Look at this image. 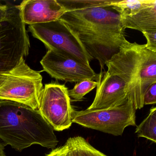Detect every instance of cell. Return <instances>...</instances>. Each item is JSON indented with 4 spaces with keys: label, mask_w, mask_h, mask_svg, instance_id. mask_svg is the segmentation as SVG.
<instances>
[{
    "label": "cell",
    "mask_w": 156,
    "mask_h": 156,
    "mask_svg": "<svg viewBox=\"0 0 156 156\" xmlns=\"http://www.w3.org/2000/svg\"><path fill=\"white\" fill-rule=\"evenodd\" d=\"M44 156H69L66 145L65 144L63 146L55 148Z\"/></svg>",
    "instance_id": "obj_20"
},
{
    "label": "cell",
    "mask_w": 156,
    "mask_h": 156,
    "mask_svg": "<svg viewBox=\"0 0 156 156\" xmlns=\"http://www.w3.org/2000/svg\"><path fill=\"white\" fill-rule=\"evenodd\" d=\"M30 44L18 6L9 7L7 19L0 22V73L13 69L27 56Z\"/></svg>",
    "instance_id": "obj_5"
},
{
    "label": "cell",
    "mask_w": 156,
    "mask_h": 156,
    "mask_svg": "<svg viewBox=\"0 0 156 156\" xmlns=\"http://www.w3.org/2000/svg\"><path fill=\"white\" fill-rule=\"evenodd\" d=\"M156 4V0H115L110 6L121 17H131Z\"/></svg>",
    "instance_id": "obj_13"
},
{
    "label": "cell",
    "mask_w": 156,
    "mask_h": 156,
    "mask_svg": "<svg viewBox=\"0 0 156 156\" xmlns=\"http://www.w3.org/2000/svg\"><path fill=\"white\" fill-rule=\"evenodd\" d=\"M135 133L138 137H144L156 142V108L152 107L147 118L137 126Z\"/></svg>",
    "instance_id": "obj_16"
},
{
    "label": "cell",
    "mask_w": 156,
    "mask_h": 156,
    "mask_svg": "<svg viewBox=\"0 0 156 156\" xmlns=\"http://www.w3.org/2000/svg\"><path fill=\"white\" fill-rule=\"evenodd\" d=\"M17 6L25 25L55 21L66 12L57 0H25Z\"/></svg>",
    "instance_id": "obj_11"
},
{
    "label": "cell",
    "mask_w": 156,
    "mask_h": 156,
    "mask_svg": "<svg viewBox=\"0 0 156 156\" xmlns=\"http://www.w3.org/2000/svg\"><path fill=\"white\" fill-rule=\"evenodd\" d=\"M59 20L77 34L88 54L98 61L101 71L121 47L129 43L120 14L111 6L68 12Z\"/></svg>",
    "instance_id": "obj_1"
},
{
    "label": "cell",
    "mask_w": 156,
    "mask_h": 156,
    "mask_svg": "<svg viewBox=\"0 0 156 156\" xmlns=\"http://www.w3.org/2000/svg\"><path fill=\"white\" fill-rule=\"evenodd\" d=\"M97 82L86 80L77 83L71 90H68V95L73 101H81L87 94L97 87Z\"/></svg>",
    "instance_id": "obj_17"
},
{
    "label": "cell",
    "mask_w": 156,
    "mask_h": 156,
    "mask_svg": "<svg viewBox=\"0 0 156 156\" xmlns=\"http://www.w3.org/2000/svg\"><path fill=\"white\" fill-rule=\"evenodd\" d=\"M0 139L20 151L33 145L53 149L58 143L53 128L39 110L5 100H0Z\"/></svg>",
    "instance_id": "obj_2"
},
{
    "label": "cell",
    "mask_w": 156,
    "mask_h": 156,
    "mask_svg": "<svg viewBox=\"0 0 156 156\" xmlns=\"http://www.w3.org/2000/svg\"><path fill=\"white\" fill-rule=\"evenodd\" d=\"M105 65L108 73L124 81L129 101L135 109L142 108L146 91L156 83V52L147 49L145 44L129 42Z\"/></svg>",
    "instance_id": "obj_3"
},
{
    "label": "cell",
    "mask_w": 156,
    "mask_h": 156,
    "mask_svg": "<svg viewBox=\"0 0 156 156\" xmlns=\"http://www.w3.org/2000/svg\"><path fill=\"white\" fill-rule=\"evenodd\" d=\"M97 81L95 97L89 110L105 109L126 104L128 97L126 84L119 76L107 71H100Z\"/></svg>",
    "instance_id": "obj_10"
},
{
    "label": "cell",
    "mask_w": 156,
    "mask_h": 156,
    "mask_svg": "<svg viewBox=\"0 0 156 156\" xmlns=\"http://www.w3.org/2000/svg\"><path fill=\"white\" fill-rule=\"evenodd\" d=\"M136 110L129 101L119 106L105 109H73L72 122L114 136H121L126 127L136 126Z\"/></svg>",
    "instance_id": "obj_6"
},
{
    "label": "cell",
    "mask_w": 156,
    "mask_h": 156,
    "mask_svg": "<svg viewBox=\"0 0 156 156\" xmlns=\"http://www.w3.org/2000/svg\"><path fill=\"white\" fill-rule=\"evenodd\" d=\"M66 12L92 8L109 7L115 0H57Z\"/></svg>",
    "instance_id": "obj_15"
},
{
    "label": "cell",
    "mask_w": 156,
    "mask_h": 156,
    "mask_svg": "<svg viewBox=\"0 0 156 156\" xmlns=\"http://www.w3.org/2000/svg\"><path fill=\"white\" fill-rule=\"evenodd\" d=\"M42 76L32 69L24 57L11 70L0 73V100H9L38 110L43 89Z\"/></svg>",
    "instance_id": "obj_4"
},
{
    "label": "cell",
    "mask_w": 156,
    "mask_h": 156,
    "mask_svg": "<svg viewBox=\"0 0 156 156\" xmlns=\"http://www.w3.org/2000/svg\"><path fill=\"white\" fill-rule=\"evenodd\" d=\"M43 71L57 80L79 83L86 80L97 82L99 75L90 65L71 55L56 51L48 50L41 61Z\"/></svg>",
    "instance_id": "obj_9"
},
{
    "label": "cell",
    "mask_w": 156,
    "mask_h": 156,
    "mask_svg": "<svg viewBox=\"0 0 156 156\" xmlns=\"http://www.w3.org/2000/svg\"><path fill=\"white\" fill-rule=\"evenodd\" d=\"M9 6L0 4V22L7 19L9 14Z\"/></svg>",
    "instance_id": "obj_21"
},
{
    "label": "cell",
    "mask_w": 156,
    "mask_h": 156,
    "mask_svg": "<svg viewBox=\"0 0 156 156\" xmlns=\"http://www.w3.org/2000/svg\"><path fill=\"white\" fill-rule=\"evenodd\" d=\"M121 21L125 29H133L141 33L156 30V4L131 17H121Z\"/></svg>",
    "instance_id": "obj_12"
},
{
    "label": "cell",
    "mask_w": 156,
    "mask_h": 156,
    "mask_svg": "<svg viewBox=\"0 0 156 156\" xmlns=\"http://www.w3.org/2000/svg\"><path fill=\"white\" fill-rule=\"evenodd\" d=\"M147 39L146 45L147 49L156 52V30L147 31L142 33Z\"/></svg>",
    "instance_id": "obj_19"
},
{
    "label": "cell",
    "mask_w": 156,
    "mask_h": 156,
    "mask_svg": "<svg viewBox=\"0 0 156 156\" xmlns=\"http://www.w3.org/2000/svg\"><path fill=\"white\" fill-rule=\"evenodd\" d=\"M38 110L55 131L67 129L73 124V109L65 85L46 84L41 94Z\"/></svg>",
    "instance_id": "obj_8"
},
{
    "label": "cell",
    "mask_w": 156,
    "mask_h": 156,
    "mask_svg": "<svg viewBox=\"0 0 156 156\" xmlns=\"http://www.w3.org/2000/svg\"><path fill=\"white\" fill-rule=\"evenodd\" d=\"M156 103V83L149 87L144 96L143 104L145 105H154Z\"/></svg>",
    "instance_id": "obj_18"
},
{
    "label": "cell",
    "mask_w": 156,
    "mask_h": 156,
    "mask_svg": "<svg viewBox=\"0 0 156 156\" xmlns=\"http://www.w3.org/2000/svg\"><path fill=\"white\" fill-rule=\"evenodd\" d=\"M28 31L34 38L42 42L48 50L71 55L88 65H90V62L94 60L77 34L60 20L30 25Z\"/></svg>",
    "instance_id": "obj_7"
},
{
    "label": "cell",
    "mask_w": 156,
    "mask_h": 156,
    "mask_svg": "<svg viewBox=\"0 0 156 156\" xmlns=\"http://www.w3.org/2000/svg\"><path fill=\"white\" fill-rule=\"evenodd\" d=\"M65 144L69 156H108L98 150L80 136L69 138Z\"/></svg>",
    "instance_id": "obj_14"
},
{
    "label": "cell",
    "mask_w": 156,
    "mask_h": 156,
    "mask_svg": "<svg viewBox=\"0 0 156 156\" xmlns=\"http://www.w3.org/2000/svg\"><path fill=\"white\" fill-rule=\"evenodd\" d=\"M4 150V145L3 143L0 142V156H6Z\"/></svg>",
    "instance_id": "obj_22"
}]
</instances>
